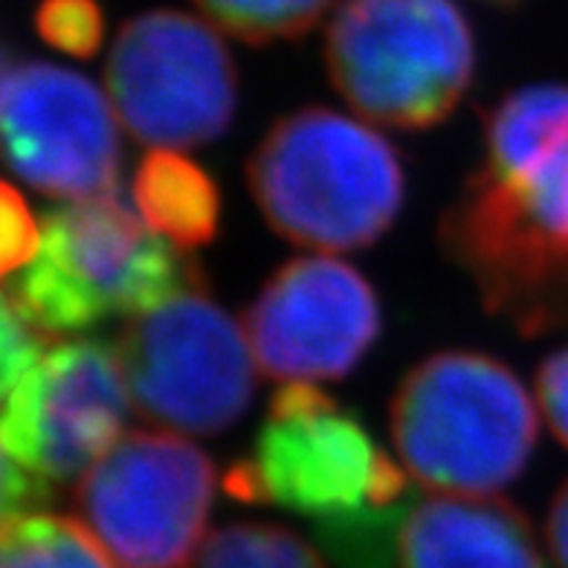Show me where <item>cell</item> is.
<instances>
[{"mask_svg": "<svg viewBox=\"0 0 568 568\" xmlns=\"http://www.w3.org/2000/svg\"><path fill=\"white\" fill-rule=\"evenodd\" d=\"M79 523L120 568H183L201 548L215 464L172 433H125L75 481Z\"/></svg>", "mask_w": 568, "mask_h": 568, "instance_id": "8", "label": "cell"}, {"mask_svg": "<svg viewBox=\"0 0 568 568\" xmlns=\"http://www.w3.org/2000/svg\"><path fill=\"white\" fill-rule=\"evenodd\" d=\"M537 395L554 435L568 447V348L542 363L537 377Z\"/></svg>", "mask_w": 568, "mask_h": 568, "instance_id": "21", "label": "cell"}, {"mask_svg": "<svg viewBox=\"0 0 568 568\" xmlns=\"http://www.w3.org/2000/svg\"><path fill=\"white\" fill-rule=\"evenodd\" d=\"M490 3H516V0H490Z\"/></svg>", "mask_w": 568, "mask_h": 568, "instance_id": "23", "label": "cell"}, {"mask_svg": "<svg viewBox=\"0 0 568 568\" xmlns=\"http://www.w3.org/2000/svg\"><path fill=\"white\" fill-rule=\"evenodd\" d=\"M131 409L116 345H53L41 366L3 383V456L53 485L79 481L125 435Z\"/></svg>", "mask_w": 568, "mask_h": 568, "instance_id": "10", "label": "cell"}, {"mask_svg": "<svg viewBox=\"0 0 568 568\" xmlns=\"http://www.w3.org/2000/svg\"><path fill=\"white\" fill-rule=\"evenodd\" d=\"M325 61L339 97L368 122L438 125L473 82V30L453 0H345Z\"/></svg>", "mask_w": 568, "mask_h": 568, "instance_id": "5", "label": "cell"}, {"mask_svg": "<svg viewBox=\"0 0 568 568\" xmlns=\"http://www.w3.org/2000/svg\"><path fill=\"white\" fill-rule=\"evenodd\" d=\"M0 122L9 169L36 192L84 201L116 186V111L82 73L7 55Z\"/></svg>", "mask_w": 568, "mask_h": 568, "instance_id": "11", "label": "cell"}, {"mask_svg": "<svg viewBox=\"0 0 568 568\" xmlns=\"http://www.w3.org/2000/svg\"><path fill=\"white\" fill-rule=\"evenodd\" d=\"M397 568H542V554L514 501L438 494L406 516Z\"/></svg>", "mask_w": 568, "mask_h": 568, "instance_id": "13", "label": "cell"}, {"mask_svg": "<svg viewBox=\"0 0 568 568\" xmlns=\"http://www.w3.org/2000/svg\"><path fill=\"white\" fill-rule=\"evenodd\" d=\"M41 247V235L32 221L30 210L12 183L0 189V267L7 276L23 270L36 258Z\"/></svg>", "mask_w": 568, "mask_h": 568, "instance_id": "20", "label": "cell"}, {"mask_svg": "<svg viewBox=\"0 0 568 568\" xmlns=\"http://www.w3.org/2000/svg\"><path fill=\"white\" fill-rule=\"evenodd\" d=\"M415 496L397 505H366L352 514L316 519L314 534L322 551L339 568H395L400 557V534Z\"/></svg>", "mask_w": 568, "mask_h": 568, "instance_id": "16", "label": "cell"}, {"mask_svg": "<svg viewBox=\"0 0 568 568\" xmlns=\"http://www.w3.org/2000/svg\"><path fill=\"white\" fill-rule=\"evenodd\" d=\"M140 217L178 250L210 244L221 217L215 180L195 160L169 149H151L134 174Z\"/></svg>", "mask_w": 568, "mask_h": 568, "instance_id": "14", "label": "cell"}, {"mask_svg": "<svg viewBox=\"0 0 568 568\" xmlns=\"http://www.w3.org/2000/svg\"><path fill=\"white\" fill-rule=\"evenodd\" d=\"M105 88L116 120L136 142L180 151L224 134L239 102V70L215 27L154 9L120 30Z\"/></svg>", "mask_w": 568, "mask_h": 568, "instance_id": "9", "label": "cell"}, {"mask_svg": "<svg viewBox=\"0 0 568 568\" xmlns=\"http://www.w3.org/2000/svg\"><path fill=\"white\" fill-rule=\"evenodd\" d=\"M0 568H116L79 519L23 514L3 519Z\"/></svg>", "mask_w": 568, "mask_h": 568, "instance_id": "15", "label": "cell"}, {"mask_svg": "<svg viewBox=\"0 0 568 568\" xmlns=\"http://www.w3.org/2000/svg\"><path fill=\"white\" fill-rule=\"evenodd\" d=\"M183 568H325V562L287 528L235 523L212 531Z\"/></svg>", "mask_w": 568, "mask_h": 568, "instance_id": "17", "label": "cell"}, {"mask_svg": "<svg viewBox=\"0 0 568 568\" xmlns=\"http://www.w3.org/2000/svg\"><path fill=\"white\" fill-rule=\"evenodd\" d=\"M36 30L59 53L88 59L105 36V16L97 0H41Z\"/></svg>", "mask_w": 568, "mask_h": 568, "instance_id": "19", "label": "cell"}, {"mask_svg": "<svg viewBox=\"0 0 568 568\" xmlns=\"http://www.w3.org/2000/svg\"><path fill=\"white\" fill-rule=\"evenodd\" d=\"M203 278L183 250L111 195L70 201L47 215L36 258L7 296L47 337L84 334L108 316L149 314Z\"/></svg>", "mask_w": 568, "mask_h": 568, "instance_id": "3", "label": "cell"}, {"mask_svg": "<svg viewBox=\"0 0 568 568\" xmlns=\"http://www.w3.org/2000/svg\"><path fill=\"white\" fill-rule=\"evenodd\" d=\"M226 490L241 501L296 510L311 523L412 499L404 467L314 383H284L276 392L253 456L226 473Z\"/></svg>", "mask_w": 568, "mask_h": 568, "instance_id": "6", "label": "cell"}, {"mask_svg": "<svg viewBox=\"0 0 568 568\" xmlns=\"http://www.w3.org/2000/svg\"><path fill=\"white\" fill-rule=\"evenodd\" d=\"M212 27L247 44H273L311 32L334 0H195Z\"/></svg>", "mask_w": 568, "mask_h": 568, "instance_id": "18", "label": "cell"}, {"mask_svg": "<svg viewBox=\"0 0 568 568\" xmlns=\"http://www.w3.org/2000/svg\"><path fill=\"white\" fill-rule=\"evenodd\" d=\"M546 534L557 568H568V479L562 481V487L554 496L551 510H548Z\"/></svg>", "mask_w": 568, "mask_h": 568, "instance_id": "22", "label": "cell"}, {"mask_svg": "<svg viewBox=\"0 0 568 568\" xmlns=\"http://www.w3.org/2000/svg\"><path fill=\"white\" fill-rule=\"evenodd\" d=\"M392 442L404 470L438 494L487 496L525 470L537 406L505 363L442 352L412 368L392 404Z\"/></svg>", "mask_w": 568, "mask_h": 568, "instance_id": "4", "label": "cell"}, {"mask_svg": "<svg viewBox=\"0 0 568 568\" xmlns=\"http://www.w3.org/2000/svg\"><path fill=\"white\" fill-rule=\"evenodd\" d=\"M140 418L174 433L215 435L247 412L255 386L250 339L201 287L134 316L116 345Z\"/></svg>", "mask_w": 568, "mask_h": 568, "instance_id": "7", "label": "cell"}, {"mask_svg": "<svg viewBox=\"0 0 568 568\" xmlns=\"http://www.w3.org/2000/svg\"><path fill=\"white\" fill-rule=\"evenodd\" d=\"M381 331L372 284L337 258H296L264 284L244 316L255 366L282 383L339 381Z\"/></svg>", "mask_w": 568, "mask_h": 568, "instance_id": "12", "label": "cell"}, {"mask_svg": "<svg viewBox=\"0 0 568 568\" xmlns=\"http://www.w3.org/2000/svg\"><path fill=\"white\" fill-rule=\"evenodd\" d=\"M267 224L316 253L368 247L395 224L404 169L377 131L328 108L278 120L247 165Z\"/></svg>", "mask_w": 568, "mask_h": 568, "instance_id": "2", "label": "cell"}, {"mask_svg": "<svg viewBox=\"0 0 568 568\" xmlns=\"http://www.w3.org/2000/svg\"><path fill=\"white\" fill-rule=\"evenodd\" d=\"M442 244L487 314L525 337L568 328V84H528L490 111Z\"/></svg>", "mask_w": 568, "mask_h": 568, "instance_id": "1", "label": "cell"}]
</instances>
